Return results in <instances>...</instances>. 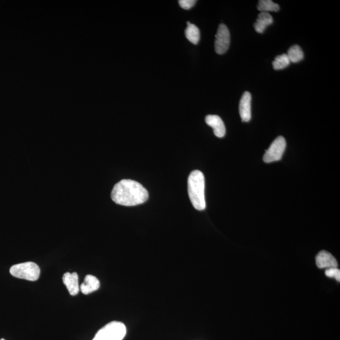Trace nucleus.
I'll return each instance as SVG.
<instances>
[{"label":"nucleus","mask_w":340,"mask_h":340,"mask_svg":"<svg viewBox=\"0 0 340 340\" xmlns=\"http://www.w3.org/2000/svg\"><path fill=\"white\" fill-rule=\"evenodd\" d=\"M111 198L119 205L135 206L146 203L149 198V194L139 182L124 179L113 187Z\"/></svg>","instance_id":"obj_1"},{"label":"nucleus","mask_w":340,"mask_h":340,"mask_svg":"<svg viewBox=\"0 0 340 340\" xmlns=\"http://www.w3.org/2000/svg\"><path fill=\"white\" fill-rule=\"evenodd\" d=\"M188 192L190 200L194 208L203 211L206 208L205 178L199 170L192 172L188 179Z\"/></svg>","instance_id":"obj_2"},{"label":"nucleus","mask_w":340,"mask_h":340,"mask_svg":"<svg viewBox=\"0 0 340 340\" xmlns=\"http://www.w3.org/2000/svg\"><path fill=\"white\" fill-rule=\"evenodd\" d=\"M126 332V327L124 323L112 321L100 329L93 340H122Z\"/></svg>","instance_id":"obj_3"},{"label":"nucleus","mask_w":340,"mask_h":340,"mask_svg":"<svg viewBox=\"0 0 340 340\" xmlns=\"http://www.w3.org/2000/svg\"><path fill=\"white\" fill-rule=\"evenodd\" d=\"M10 272L14 277L29 281H36L39 279L41 270L36 263L26 262L12 266Z\"/></svg>","instance_id":"obj_4"},{"label":"nucleus","mask_w":340,"mask_h":340,"mask_svg":"<svg viewBox=\"0 0 340 340\" xmlns=\"http://www.w3.org/2000/svg\"><path fill=\"white\" fill-rule=\"evenodd\" d=\"M286 147L285 138L279 136L274 140L269 148L266 151L263 156V161L267 163L279 161L282 158L283 152Z\"/></svg>","instance_id":"obj_5"},{"label":"nucleus","mask_w":340,"mask_h":340,"mask_svg":"<svg viewBox=\"0 0 340 340\" xmlns=\"http://www.w3.org/2000/svg\"><path fill=\"white\" fill-rule=\"evenodd\" d=\"M230 33L228 27L225 25H219L218 32L216 35L215 51L218 54L226 53L230 47Z\"/></svg>","instance_id":"obj_6"},{"label":"nucleus","mask_w":340,"mask_h":340,"mask_svg":"<svg viewBox=\"0 0 340 340\" xmlns=\"http://www.w3.org/2000/svg\"><path fill=\"white\" fill-rule=\"evenodd\" d=\"M251 95L250 92H245L243 93L240 102V117L243 122H248L251 118Z\"/></svg>","instance_id":"obj_7"},{"label":"nucleus","mask_w":340,"mask_h":340,"mask_svg":"<svg viewBox=\"0 0 340 340\" xmlns=\"http://www.w3.org/2000/svg\"><path fill=\"white\" fill-rule=\"evenodd\" d=\"M207 124L213 128L216 136L222 138L226 134V127L223 120L216 115H209L206 117Z\"/></svg>","instance_id":"obj_8"},{"label":"nucleus","mask_w":340,"mask_h":340,"mask_svg":"<svg viewBox=\"0 0 340 340\" xmlns=\"http://www.w3.org/2000/svg\"><path fill=\"white\" fill-rule=\"evenodd\" d=\"M317 267L319 268H337V262L331 253L326 251H321L316 258Z\"/></svg>","instance_id":"obj_9"},{"label":"nucleus","mask_w":340,"mask_h":340,"mask_svg":"<svg viewBox=\"0 0 340 340\" xmlns=\"http://www.w3.org/2000/svg\"><path fill=\"white\" fill-rule=\"evenodd\" d=\"M63 281L70 295L75 296L78 294L79 291H80V286H79L77 273L67 272L65 273L63 277Z\"/></svg>","instance_id":"obj_10"},{"label":"nucleus","mask_w":340,"mask_h":340,"mask_svg":"<svg viewBox=\"0 0 340 340\" xmlns=\"http://www.w3.org/2000/svg\"><path fill=\"white\" fill-rule=\"evenodd\" d=\"M100 285V281L97 277L92 275H88L86 276L80 289L83 294L87 295L99 289Z\"/></svg>","instance_id":"obj_11"},{"label":"nucleus","mask_w":340,"mask_h":340,"mask_svg":"<svg viewBox=\"0 0 340 340\" xmlns=\"http://www.w3.org/2000/svg\"><path fill=\"white\" fill-rule=\"evenodd\" d=\"M273 17L267 12H262L258 15L257 22L254 24V27L257 33L262 34L268 26L273 24Z\"/></svg>","instance_id":"obj_12"},{"label":"nucleus","mask_w":340,"mask_h":340,"mask_svg":"<svg viewBox=\"0 0 340 340\" xmlns=\"http://www.w3.org/2000/svg\"><path fill=\"white\" fill-rule=\"evenodd\" d=\"M185 33H186L187 39L191 43L197 44L199 41H200V31H199L198 27L196 25L191 24L189 26H187Z\"/></svg>","instance_id":"obj_13"},{"label":"nucleus","mask_w":340,"mask_h":340,"mask_svg":"<svg viewBox=\"0 0 340 340\" xmlns=\"http://www.w3.org/2000/svg\"><path fill=\"white\" fill-rule=\"evenodd\" d=\"M287 55L290 63H293L300 62L304 58V53L300 47L298 45L292 46L288 51Z\"/></svg>","instance_id":"obj_14"},{"label":"nucleus","mask_w":340,"mask_h":340,"mask_svg":"<svg viewBox=\"0 0 340 340\" xmlns=\"http://www.w3.org/2000/svg\"><path fill=\"white\" fill-rule=\"evenodd\" d=\"M257 9L260 12L267 13L268 12H278L280 7L271 0H260L258 2Z\"/></svg>","instance_id":"obj_15"},{"label":"nucleus","mask_w":340,"mask_h":340,"mask_svg":"<svg viewBox=\"0 0 340 340\" xmlns=\"http://www.w3.org/2000/svg\"><path fill=\"white\" fill-rule=\"evenodd\" d=\"M290 63V61L287 54H283L282 55L276 57L273 62V66L275 70H280L287 67Z\"/></svg>","instance_id":"obj_16"},{"label":"nucleus","mask_w":340,"mask_h":340,"mask_svg":"<svg viewBox=\"0 0 340 340\" xmlns=\"http://www.w3.org/2000/svg\"><path fill=\"white\" fill-rule=\"evenodd\" d=\"M325 275L326 277L329 278H333L336 279L337 282L340 281V270L337 268H328L325 272Z\"/></svg>","instance_id":"obj_17"},{"label":"nucleus","mask_w":340,"mask_h":340,"mask_svg":"<svg viewBox=\"0 0 340 340\" xmlns=\"http://www.w3.org/2000/svg\"><path fill=\"white\" fill-rule=\"evenodd\" d=\"M196 2L195 0H180L179 1L180 6L185 10L191 9L195 6Z\"/></svg>","instance_id":"obj_18"},{"label":"nucleus","mask_w":340,"mask_h":340,"mask_svg":"<svg viewBox=\"0 0 340 340\" xmlns=\"http://www.w3.org/2000/svg\"><path fill=\"white\" fill-rule=\"evenodd\" d=\"M1 340H6V339H2Z\"/></svg>","instance_id":"obj_19"}]
</instances>
